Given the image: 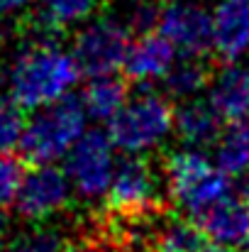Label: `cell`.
<instances>
[{"mask_svg": "<svg viewBox=\"0 0 249 252\" xmlns=\"http://www.w3.org/2000/svg\"><path fill=\"white\" fill-rule=\"evenodd\" d=\"M54 37L39 25L37 37L25 42L7 66V93L22 110H37L69 95L81 79L74 54Z\"/></svg>", "mask_w": 249, "mask_h": 252, "instance_id": "1", "label": "cell"}, {"mask_svg": "<svg viewBox=\"0 0 249 252\" xmlns=\"http://www.w3.org/2000/svg\"><path fill=\"white\" fill-rule=\"evenodd\" d=\"M108 213L120 223L139 230L147 223H159L166 216V181L162 186L159 169L142 155H127L117 162L110 189L105 193Z\"/></svg>", "mask_w": 249, "mask_h": 252, "instance_id": "2", "label": "cell"}, {"mask_svg": "<svg viewBox=\"0 0 249 252\" xmlns=\"http://www.w3.org/2000/svg\"><path fill=\"white\" fill-rule=\"evenodd\" d=\"M85 120L88 113L76 95H64L37 108L20 140L22 157L32 164H54L64 159L85 132Z\"/></svg>", "mask_w": 249, "mask_h": 252, "instance_id": "3", "label": "cell"}, {"mask_svg": "<svg viewBox=\"0 0 249 252\" xmlns=\"http://www.w3.org/2000/svg\"><path fill=\"white\" fill-rule=\"evenodd\" d=\"M164 181L168 201L183 208L191 218L230 193V174L195 147L168 155L164 162Z\"/></svg>", "mask_w": 249, "mask_h": 252, "instance_id": "4", "label": "cell"}, {"mask_svg": "<svg viewBox=\"0 0 249 252\" xmlns=\"http://www.w3.org/2000/svg\"><path fill=\"white\" fill-rule=\"evenodd\" d=\"M173 115L168 98L154 91H142L120 108L108 123V135L115 150L125 155H144L159 147L173 130Z\"/></svg>", "mask_w": 249, "mask_h": 252, "instance_id": "5", "label": "cell"}, {"mask_svg": "<svg viewBox=\"0 0 249 252\" xmlns=\"http://www.w3.org/2000/svg\"><path fill=\"white\" fill-rule=\"evenodd\" d=\"M130 27L115 17H95L81 32H76L71 54L85 76H105L115 74L125 66L132 37Z\"/></svg>", "mask_w": 249, "mask_h": 252, "instance_id": "6", "label": "cell"}, {"mask_svg": "<svg viewBox=\"0 0 249 252\" xmlns=\"http://www.w3.org/2000/svg\"><path fill=\"white\" fill-rule=\"evenodd\" d=\"M115 145L108 132L100 130H85L81 140L69 150L64 157V171L71 179L74 191L85 201H98L108 193L112 174H115Z\"/></svg>", "mask_w": 249, "mask_h": 252, "instance_id": "7", "label": "cell"}, {"mask_svg": "<svg viewBox=\"0 0 249 252\" xmlns=\"http://www.w3.org/2000/svg\"><path fill=\"white\" fill-rule=\"evenodd\" d=\"M74 196L71 179L64 169L54 164H34L27 171L20 196L15 201V211L29 223H44L52 216H59L69 208Z\"/></svg>", "mask_w": 249, "mask_h": 252, "instance_id": "8", "label": "cell"}, {"mask_svg": "<svg viewBox=\"0 0 249 252\" xmlns=\"http://www.w3.org/2000/svg\"><path fill=\"white\" fill-rule=\"evenodd\" d=\"M159 32L183 57L203 59L213 49V15L191 0H173L162 7Z\"/></svg>", "mask_w": 249, "mask_h": 252, "instance_id": "9", "label": "cell"}, {"mask_svg": "<svg viewBox=\"0 0 249 252\" xmlns=\"http://www.w3.org/2000/svg\"><path fill=\"white\" fill-rule=\"evenodd\" d=\"M210 240L222 248H242L249 243V198L242 196H222L205 211L193 218Z\"/></svg>", "mask_w": 249, "mask_h": 252, "instance_id": "10", "label": "cell"}, {"mask_svg": "<svg viewBox=\"0 0 249 252\" xmlns=\"http://www.w3.org/2000/svg\"><path fill=\"white\" fill-rule=\"evenodd\" d=\"M208 103L222 123H240L249 118V69L237 62H225L208 81Z\"/></svg>", "mask_w": 249, "mask_h": 252, "instance_id": "11", "label": "cell"}, {"mask_svg": "<svg viewBox=\"0 0 249 252\" xmlns=\"http://www.w3.org/2000/svg\"><path fill=\"white\" fill-rule=\"evenodd\" d=\"M176 64V49L159 30L137 34V39L130 44L127 59H125V74L135 84H152L164 81V76Z\"/></svg>", "mask_w": 249, "mask_h": 252, "instance_id": "12", "label": "cell"}, {"mask_svg": "<svg viewBox=\"0 0 249 252\" xmlns=\"http://www.w3.org/2000/svg\"><path fill=\"white\" fill-rule=\"evenodd\" d=\"M213 49L225 62L249 54V0H220L213 10Z\"/></svg>", "mask_w": 249, "mask_h": 252, "instance_id": "13", "label": "cell"}, {"mask_svg": "<svg viewBox=\"0 0 249 252\" xmlns=\"http://www.w3.org/2000/svg\"><path fill=\"white\" fill-rule=\"evenodd\" d=\"M173 132L186 147L205 150L222 137V118L208 100H183L173 115Z\"/></svg>", "mask_w": 249, "mask_h": 252, "instance_id": "14", "label": "cell"}, {"mask_svg": "<svg viewBox=\"0 0 249 252\" xmlns=\"http://www.w3.org/2000/svg\"><path fill=\"white\" fill-rule=\"evenodd\" d=\"M157 248L166 252H230L205 235V230L193 218H162L152 238Z\"/></svg>", "mask_w": 249, "mask_h": 252, "instance_id": "15", "label": "cell"}, {"mask_svg": "<svg viewBox=\"0 0 249 252\" xmlns=\"http://www.w3.org/2000/svg\"><path fill=\"white\" fill-rule=\"evenodd\" d=\"M127 81L117 79L115 74H105V76H90L88 86L83 88L81 103L88 113V118L98 120V123H110L120 108L127 103Z\"/></svg>", "mask_w": 249, "mask_h": 252, "instance_id": "16", "label": "cell"}, {"mask_svg": "<svg viewBox=\"0 0 249 252\" xmlns=\"http://www.w3.org/2000/svg\"><path fill=\"white\" fill-rule=\"evenodd\" d=\"M210 74L213 71L208 69L205 62H200L198 57H186L183 62L173 64V69L164 76V88L176 100H191L208 88Z\"/></svg>", "mask_w": 249, "mask_h": 252, "instance_id": "17", "label": "cell"}, {"mask_svg": "<svg viewBox=\"0 0 249 252\" xmlns=\"http://www.w3.org/2000/svg\"><path fill=\"white\" fill-rule=\"evenodd\" d=\"M218 164L230 176L249 171V118L232 123L218 140Z\"/></svg>", "mask_w": 249, "mask_h": 252, "instance_id": "18", "label": "cell"}, {"mask_svg": "<svg viewBox=\"0 0 249 252\" xmlns=\"http://www.w3.org/2000/svg\"><path fill=\"white\" fill-rule=\"evenodd\" d=\"M95 7H98V0H42L39 25L59 34L64 27L90 17Z\"/></svg>", "mask_w": 249, "mask_h": 252, "instance_id": "19", "label": "cell"}, {"mask_svg": "<svg viewBox=\"0 0 249 252\" xmlns=\"http://www.w3.org/2000/svg\"><path fill=\"white\" fill-rule=\"evenodd\" d=\"M5 252H76V245L56 228L37 225L17 233L7 243Z\"/></svg>", "mask_w": 249, "mask_h": 252, "instance_id": "20", "label": "cell"}, {"mask_svg": "<svg viewBox=\"0 0 249 252\" xmlns=\"http://www.w3.org/2000/svg\"><path fill=\"white\" fill-rule=\"evenodd\" d=\"M27 171H25V162L10 152L0 155V211L15 206L22 181H25Z\"/></svg>", "mask_w": 249, "mask_h": 252, "instance_id": "21", "label": "cell"}, {"mask_svg": "<svg viewBox=\"0 0 249 252\" xmlns=\"http://www.w3.org/2000/svg\"><path fill=\"white\" fill-rule=\"evenodd\" d=\"M25 125L27 120L22 118V108L12 98H0V155L20 145Z\"/></svg>", "mask_w": 249, "mask_h": 252, "instance_id": "22", "label": "cell"}, {"mask_svg": "<svg viewBox=\"0 0 249 252\" xmlns=\"http://www.w3.org/2000/svg\"><path fill=\"white\" fill-rule=\"evenodd\" d=\"M159 17H162V7L157 5V0H137L130 12L127 27L135 34L154 32V30H159Z\"/></svg>", "mask_w": 249, "mask_h": 252, "instance_id": "23", "label": "cell"}, {"mask_svg": "<svg viewBox=\"0 0 249 252\" xmlns=\"http://www.w3.org/2000/svg\"><path fill=\"white\" fill-rule=\"evenodd\" d=\"M122 252H166V250L157 248V245H154L152 240H147V238H137V240H132Z\"/></svg>", "mask_w": 249, "mask_h": 252, "instance_id": "24", "label": "cell"}, {"mask_svg": "<svg viewBox=\"0 0 249 252\" xmlns=\"http://www.w3.org/2000/svg\"><path fill=\"white\" fill-rule=\"evenodd\" d=\"M29 0H0V15H10L20 7H25Z\"/></svg>", "mask_w": 249, "mask_h": 252, "instance_id": "25", "label": "cell"}, {"mask_svg": "<svg viewBox=\"0 0 249 252\" xmlns=\"http://www.w3.org/2000/svg\"><path fill=\"white\" fill-rule=\"evenodd\" d=\"M7 220H5V216H2V211H0V252H5V248H7Z\"/></svg>", "mask_w": 249, "mask_h": 252, "instance_id": "26", "label": "cell"}, {"mask_svg": "<svg viewBox=\"0 0 249 252\" xmlns=\"http://www.w3.org/2000/svg\"><path fill=\"white\" fill-rule=\"evenodd\" d=\"M230 252H249V243L247 245H242V248H235V250H230Z\"/></svg>", "mask_w": 249, "mask_h": 252, "instance_id": "27", "label": "cell"}, {"mask_svg": "<svg viewBox=\"0 0 249 252\" xmlns=\"http://www.w3.org/2000/svg\"><path fill=\"white\" fill-rule=\"evenodd\" d=\"M242 193H245V196H247V198H249V179H247V181H245V186H242Z\"/></svg>", "mask_w": 249, "mask_h": 252, "instance_id": "28", "label": "cell"}, {"mask_svg": "<svg viewBox=\"0 0 249 252\" xmlns=\"http://www.w3.org/2000/svg\"><path fill=\"white\" fill-rule=\"evenodd\" d=\"M157 2H159V0H157Z\"/></svg>", "mask_w": 249, "mask_h": 252, "instance_id": "29", "label": "cell"}]
</instances>
